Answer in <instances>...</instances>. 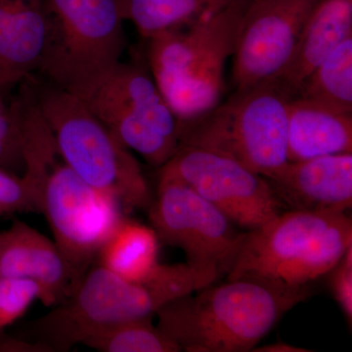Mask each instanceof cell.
<instances>
[{
  "label": "cell",
  "instance_id": "obj_1",
  "mask_svg": "<svg viewBox=\"0 0 352 352\" xmlns=\"http://www.w3.org/2000/svg\"><path fill=\"white\" fill-rule=\"evenodd\" d=\"M217 279L214 272L187 263H160L148 279L132 282L97 264L68 300L28 323V340L47 352L69 351L102 329L153 317L168 302Z\"/></svg>",
  "mask_w": 352,
  "mask_h": 352
},
{
  "label": "cell",
  "instance_id": "obj_2",
  "mask_svg": "<svg viewBox=\"0 0 352 352\" xmlns=\"http://www.w3.org/2000/svg\"><path fill=\"white\" fill-rule=\"evenodd\" d=\"M311 293L254 278L214 282L162 307L157 327L182 351L249 352Z\"/></svg>",
  "mask_w": 352,
  "mask_h": 352
},
{
  "label": "cell",
  "instance_id": "obj_3",
  "mask_svg": "<svg viewBox=\"0 0 352 352\" xmlns=\"http://www.w3.org/2000/svg\"><path fill=\"white\" fill-rule=\"evenodd\" d=\"M249 1L229 0L188 27L148 39V68L180 124L222 101L224 71L235 52Z\"/></svg>",
  "mask_w": 352,
  "mask_h": 352
},
{
  "label": "cell",
  "instance_id": "obj_4",
  "mask_svg": "<svg viewBox=\"0 0 352 352\" xmlns=\"http://www.w3.org/2000/svg\"><path fill=\"white\" fill-rule=\"evenodd\" d=\"M352 245L346 214L286 210L247 231L227 279L254 278L285 287L310 286Z\"/></svg>",
  "mask_w": 352,
  "mask_h": 352
},
{
  "label": "cell",
  "instance_id": "obj_5",
  "mask_svg": "<svg viewBox=\"0 0 352 352\" xmlns=\"http://www.w3.org/2000/svg\"><path fill=\"white\" fill-rule=\"evenodd\" d=\"M34 97L60 156L78 177L119 201L126 214L150 207L140 164L80 97L50 82Z\"/></svg>",
  "mask_w": 352,
  "mask_h": 352
},
{
  "label": "cell",
  "instance_id": "obj_6",
  "mask_svg": "<svg viewBox=\"0 0 352 352\" xmlns=\"http://www.w3.org/2000/svg\"><path fill=\"white\" fill-rule=\"evenodd\" d=\"M294 98L278 78L235 89L205 115L180 124V145L223 155L270 179L289 163L287 126Z\"/></svg>",
  "mask_w": 352,
  "mask_h": 352
},
{
  "label": "cell",
  "instance_id": "obj_7",
  "mask_svg": "<svg viewBox=\"0 0 352 352\" xmlns=\"http://www.w3.org/2000/svg\"><path fill=\"white\" fill-rule=\"evenodd\" d=\"M45 46L38 72L85 98L120 62L126 38L120 0H44Z\"/></svg>",
  "mask_w": 352,
  "mask_h": 352
},
{
  "label": "cell",
  "instance_id": "obj_8",
  "mask_svg": "<svg viewBox=\"0 0 352 352\" xmlns=\"http://www.w3.org/2000/svg\"><path fill=\"white\" fill-rule=\"evenodd\" d=\"M127 149L161 168L180 146V124L149 68L120 62L82 99Z\"/></svg>",
  "mask_w": 352,
  "mask_h": 352
},
{
  "label": "cell",
  "instance_id": "obj_9",
  "mask_svg": "<svg viewBox=\"0 0 352 352\" xmlns=\"http://www.w3.org/2000/svg\"><path fill=\"white\" fill-rule=\"evenodd\" d=\"M41 212L58 249L82 276L126 215L119 201L78 177L59 153L46 168Z\"/></svg>",
  "mask_w": 352,
  "mask_h": 352
},
{
  "label": "cell",
  "instance_id": "obj_10",
  "mask_svg": "<svg viewBox=\"0 0 352 352\" xmlns=\"http://www.w3.org/2000/svg\"><path fill=\"white\" fill-rule=\"evenodd\" d=\"M160 242L178 248L187 263L220 277L232 268L245 232L182 180L160 173L156 200L149 207Z\"/></svg>",
  "mask_w": 352,
  "mask_h": 352
},
{
  "label": "cell",
  "instance_id": "obj_11",
  "mask_svg": "<svg viewBox=\"0 0 352 352\" xmlns=\"http://www.w3.org/2000/svg\"><path fill=\"white\" fill-rule=\"evenodd\" d=\"M160 173L182 180L245 231L263 226L285 210L267 178L208 150L180 145Z\"/></svg>",
  "mask_w": 352,
  "mask_h": 352
},
{
  "label": "cell",
  "instance_id": "obj_12",
  "mask_svg": "<svg viewBox=\"0 0 352 352\" xmlns=\"http://www.w3.org/2000/svg\"><path fill=\"white\" fill-rule=\"evenodd\" d=\"M319 0H250L233 54L235 89L273 80L288 66Z\"/></svg>",
  "mask_w": 352,
  "mask_h": 352
},
{
  "label": "cell",
  "instance_id": "obj_13",
  "mask_svg": "<svg viewBox=\"0 0 352 352\" xmlns=\"http://www.w3.org/2000/svg\"><path fill=\"white\" fill-rule=\"evenodd\" d=\"M0 276L36 282L46 307L68 300L83 278L54 241L21 220L0 232Z\"/></svg>",
  "mask_w": 352,
  "mask_h": 352
},
{
  "label": "cell",
  "instance_id": "obj_14",
  "mask_svg": "<svg viewBox=\"0 0 352 352\" xmlns=\"http://www.w3.org/2000/svg\"><path fill=\"white\" fill-rule=\"evenodd\" d=\"M267 180L286 210L346 214L352 207V153L289 162Z\"/></svg>",
  "mask_w": 352,
  "mask_h": 352
},
{
  "label": "cell",
  "instance_id": "obj_15",
  "mask_svg": "<svg viewBox=\"0 0 352 352\" xmlns=\"http://www.w3.org/2000/svg\"><path fill=\"white\" fill-rule=\"evenodd\" d=\"M46 31L44 0H0V89L38 71Z\"/></svg>",
  "mask_w": 352,
  "mask_h": 352
},
{
  "label": "cell",
  "instance_id": "obj_16",
  "mask_svg": "<svg viewBox=\"0 0 352 352\" xmlns=\"http://www.w3.org/2000/svg\"><path fill=\"white\" fill-rule=\"evenodd\" d=\"M352 36V0H319L303 27L288 66L278 76L296 97L308 76Z\"/></svg>",
  "mask_w": 352,
  "mask_h": 352
},
{
  "label": "cell",
  "instance_id": "obj_17",
  "mask_svg": "<svg viewBox=\"0 0 352 352\" xmlns=\"http://www.w3.org/2000/svg\"><path fill=\"white\" fill-rule=\"evenodd\" d=\"M287 152L289 162L352 153V113L295 97L289 105Z\"/></svg>",
  "mask_w": 352,
  "mask_h": 352
},
{
  "label": "cell",
  "instance_id": "obj_18",
  "mask_svg": "<svg viewBox=\"0 0 352 352\" xmlns=\"http://www.w3.org/2000/svg\"><path fill=\"white\" fill-rule=\"evenodd\" d=\"M160 240L153 227L124 219L99 252V265L132 282L148 279L160 263Z\"/></svg>",
  "mask_w": 352,
  "mask_h": 352
},
{
  "label": "cell",
  "instance_id": "obj_19",
  "mask_svg": "<svg viewBox=\"0 0 352 352\" xmlns=\"http://www.w3.org/2000/svg\"><path fill=\"white\" fill-rule=\"evenodd\" d=\"M126 21L140 36L151 39L194 24L226 6L229 0H120Z\"/></svg>",
  "mask_w": 352,
  "mask_h": 352
},
{
  "label": "cell",
  "instance_id": "obj_20",
  "mask_svg": "<svg viewBox=\"0 0 352 352\" xmlns=\"http://www.w3.org/2000/svg\"><path fill=\"white\" fill-rule=\"evenodd\" d=\"M296 97L352 113V36L311 72Z\"/></svg>",
  "mask_w": 352,
  "mask_h": 352
},
{
  "label": "cell",
  "instance_id": "obj_21",
  "mask_svg": "<svg viewBox=\"0 0 352 352\" xmlns=\"http://www.w3.org/2000/svg\"><path fill=\"white\" fill-rule=\"evenodd\" d=\"M83 346L100 352H179V346L157 326L152 317L116 324L90 336Z\"/></svg>",
  "mask_w": 352,
  "mask_h": 352
},
{
  "label": "cell",
  "instance_id": "obj_22",
  "mask_svg": "<svg viewBox=\"0 0 352 352\" xmlns=\"http://www.w3.org/2000/svg\"><path fill=\"white\" fill-rule=\"evenodd\" d=\"M0 90V168L23 170V136L18 98L7 102Z\"/></svg>",
  "mask_w": 352,
  "mask_h": 352
},
{
  "label": "cell",
  "instance_id": "obj_23",
  "mask_svg": "<svg viewBox=\"0 0 352 352\" xmlns=\"http://www.w3.org/2000/svg\"><path fill=\"white\" fill-rule=\"evenodd\" d=\"M43 195L24 176L0 168V219L21 212H41Z\"/></svg>",
  "mask_w": 352,
  "mask_h": 352
},
{
  "label": "cell",
  "instance_id": "obj_24",
  "mask_svg": "<svg viewBox=\"0 0 352 352\" xmlns=\"http://www.w3.org/2000/svg\"><path fill=\"white\" fill-rule=\"evenodd\" d=\"M41 296L38 285L32 280L0 276V331L20 319Z\"/></svg>",
  "mask_w": 352,
  "mask_h": 352
},
{
  "label": "cell",
  "instance_id": "obj_25",
  "mask_svg": "<svg viewBox=\"0 0 352 352\" xmlns=\"http://www.w3.org/2000/svg\"><path fill=\"white\" fill-rule=\"evenodd\" d=\"M330 287L336 302L346 317L349 327L352 324V245L346 250L339 263L328 273Z\"/></svg>",
  "mask_w": 352,
  "mask_h": 352
},
{
  "label": "cell",
  "instance_id": "obj_26",
  "mask_svg": "<svg viewBox=\"0 0 352 352\" xmlns=\"http://www.w3.org/2000/svg\"><path fill=\"white\" fill-rule=\"evenodd\" d=\"M252 351L261 352H308L309 349H305L302 347L291 346L287 342H275V344H266V346L256 347Z\"/></svg>",
  "mask_w": 352,
  "mask_h": 352
},
{
  "label": "cell",
  "instance_id": "obj_27",
  "mask_svg": "<svg viewBox=\"0 0 352 352\" xmlns=\"http://www.w3.org/2000/svg\"><path fill=\"white\" fill-rule=\"evenodd\" d=\"M0 90H1V89H0Z\"/></svg>",
  "mask_w": 352,
  "mask_h": 352
}]
</instances>
